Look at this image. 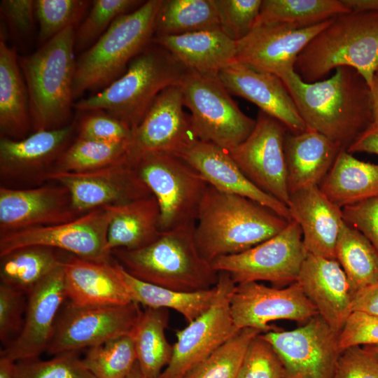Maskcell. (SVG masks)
<instances>
[{"mask_svg":"<svg viewBox=\"0 0 378 378\" xmlns=\"http://www.w3.org/2000/svg\"><path fill=\"white\" fill-rule=\"evenodd\" d=\"M349 153L365 152L378 155V122H372L346 149Z\"/></svg>","mask_w":378,"mask_h":378,"instance_id":"cell-54","label":"cell"},{"mask_svg":"<svg viewBox=\"0 0 378 378\" xmlns=\"http://www.w3.org/2000/svg\"><path fill=\"white\" fill-rule=\"evenodd\" d=\"M228 92L253 103L293 134L307 127L283 81L278 76L234 61L218 74Z\"/></svg>","mask_w":378,"mask_h":378,"instance_id":"cell-23","label":"cell"},{"mask_svg":"<svg viewBox=\"0 0 378 378\" xmlns=\"http://www.w3.org/2000/svg\"><path fill=\"white\" fill-rule=\"evenodd\" d=\"M1 20L13 39H29L34 31V0H2L0 2Z\"/></svg>","mask_w":378,"mask_h":378,"instance_id":"cell-49","label":"cell"},{"mask_svg":"<svg viewBox=\"0 0 378 378\" xmlns=\"http://www.w3.org/2000/svg\"><path fill=\"white\" fill-rule=\"evenodd\" d=\"M230 310L239 330L255 328L262 333L276 330L269 325L272 321L290 320L304 324L318 314L298 281L283 288L257 281L236 284Z\"/></svg>","mask_w":378,"mask_h":378,"instance_id":"cell-16","label":"cell"},{"mask_svg":"<svg viewBox=\"0 0 378 378\" xmlns=\"http://www.w3.org/2000/svg\"><path fill=\"white\" fill-rule=\"evenodd\" d=\"M376 74L378 75V66H377V70H376Z\"/></svg>","mask_w":378,"mask_h":378,"instance_id":"cell-60","label":"cell"},{"mask_svg":"<svg viewBox=\"0 0 378 378\" xmlns=\"http://www.w3.org/2000/svg\"><path fill=\"white\" fill-rule=\"evenodd\" d=\"M81 215L68 189L59 183L28 189L0 188V234L67 223Z\"/></svg>","mask_w":378,"mask_h":378,"instance_id":"cell-21","label":"cell"},{"mask_svg":"<svg viewBox=\"0 0 378 378\" xmlns=\"http://www.w3.org/2000/svg\"><path fill=\"white\" fill-rule=\"evenodd\" d=\"M372 104L373 122H378V75L375 74L370 88Z\"/></svg>","mask_w":378,"mask_h":378,"instance_id":"cell-57","label":"cell"},{"mask_svg":"<svg viewBox=\"0 0 378 378\" xmlns=\"http://www.w3.org/2000/svg\"><path fill=\"white\" fill-rule=\"evenodd\" d=\"M144 1L139 0H94L87 17L78 26L74 35L76 53L91 48L118 17L138 8Z\"/></svg>","mask_w":378,"mask_h":378,"instance_id":"cell-42","label":"cell"},{"mask_svg":"<svg viewBox=\"0 0 378 378\" xmlns=\"http://www.w3.org/2000/svg\"><path fill=\"white\" fill-rule=\"evenodd\" d=\"M126 378H146L141 372L139 364L136 361L131 372L126 377Z\"/></svg>","mask_w":378,"mask_h":378,"instance_id":"cell-58","label":"cell"},{"mask_svg":"<svg viewBox=\"0 0 378 378\" xmlns=\"http://www.w3.org/2000/svg\"><path fill=\"white\" fill-rule=\"evenodd\" d=\"M67 302L79 307L126 304L132 302L111 258L90 260L68 253L63 262Z\"/></svg>","mask_w":378,"mask_h":378,"instance_id":"cell-26","label":"cell"},{"mask_svg":"<svg viewBox=\"0 0 378 378\" xmlns=\"http://www.w3.org/2000/svg\"><path fill=\"white\" fill-rule=\"evenodd\" d=\"M378 361V344L363 346Z\"/></svg>","mask_w":378,"mask_h":378,"instance_id":"cell-59","label":"cell"},{"mask_svg":"<svg viewBox=\"0 0 378 378\" xmlns=\"http://www.w3.org/2000/svg\"><path fill=\"white\" fill-rule=\"evenodd\" d=\"M255 120L246 139L228 153L255 186L288 206L290 193L284 153L288 129L262 111H258Z\"/></svg>","mask_w":378,"mask_h":378,"instance_id":"cell-14","label":"cell"},{"mask_svg":"<svg viewBox=\"0 0 378 378\" xmlns=\"http://www.w3.org/2000/svg\"><path fill=\"white\" fill-rule=\"evenodd\" d=\"M220 29L231 39L238 41L254 28L262 0H213Z\"/></svg>","mask_w":378,"mask_h":378,"instance_id":"cell-46","label":"cell"},{"mask_svg":"<svg viewBox=\"0 0 378 378\" xmlns=\"http://www.w3.org/2000/svg\"><path fill=\"white\" fill-rule=\"evenodd\" d=\"M297 281L318 315L339 334L352 313L354 294L340 263L337 260L308 253Z\"/></svg>","mask_w":378,"mask_h":378,"instance_id":"cell-24","label":"cell"},{"mask_svg":"<svg viewBox=\"0 0 378 378\" xmlns=\"http://www.w3.org/2000/svg\"><path fill=\"white\" fill-rule=\"evenodd\" d=\"M0 378H19L16 363L0 357Z\"/></svg>","mask_w":378,"mask_h":378,"instance_id":"cell-56","label":"cell"},{"mask_svg":"<svg viewBox=\"0 0 378 378\" xmlns=\"http://www.w3.org/2000/svg\"><path fill=\"white\" fill-rule=\"evenodd\" d=\"M76 29L67 27L34 52L18 58L34 132L59 129L72 122Z\"/></svg>","mask_w":378,"mask_h":378,"instance_id":"cell-4","label":"cell"},{"mask_svg":"<svg viewBox=\"0 0 378 378\" xmlns=\"http://www.w3.org/2000/svg\"><path fill=\"white\" fill-rule=\"evenodd\" d=\"M333 378H378V361L363 346L347 347L338 358Z\"/></svg>","mask_w":378,"mask_h":378,"instance_id":"cell-51","label":"cell"},{"mask_svg":"<svg viewBox=\"0 0 378 378\" xmlns=\"http://www.w3.org/2000/svg\"><path fill=\"white\" fill-rule=\"evenodd\" d=\"M216 286L217 294L211 306L176 331L171 360L158 378H183L239 331L230 310L236 284L228 273L219 272Z\"/></svg>","mask_w":378,"mask_h":378,"instance_id":"cell-12","label":"cell"},{"mask_svg":"<svg viewBox=\"0 0 378 378\" xmlns=\"http://www.w3.org/2000/svg\"><path fill=\"white\" fill-rule=\"evenodd\" d=\"M279 356L262 333L249 343L237 378H288Z\"/></svg>","mask_w":378,"mask_h":378,"instance_id":"cell-45","label":"cell"},{"mask_svg":"<svg viewBox=\"0 0 378 378\" xmlns=\"http://www.w3.org/2000/svg\"><path fill=\"white\" fill-rule=\"evenodd\" d=\"M180 85L198 140L228 151L252 132L256 120L241 111L218 76L187 71Z\"/></svg>","mask_w":378,"mask_h":378,"instance_id":"cell-9","label":"cell"},{"mask_svg":"<svg viewBox=\"0 0 378 378\" xmlns=\"http://www.w3.org/2000/svg\"><path fill=\"white\" fill-rule=\"evenodd\" d=\"M168 323L169 309L144 307L130 333L136 361L146 378H158L171 360L173 346L165 335Z\"/></svg>","mask_w":378,"mask_h":378,"instance_id":"cell-34","label":"cell"},{"mask_svg":"<svg viewBox=\"0 0 378 378\" xmlns=\"http://www.w3.org/2000/svg\"><path fill=\"white\" fill-rule=\"evenodd\" d=\"M15 363L19 378H95L77 352L57 354L47 360L35 358Z\"/></svg>","mask_w":378,"mask_h":378,"instance_id":"cell-44","label":"cell"},{"mask_svg":"<svg viewBox=\"0 0 378 378\" xmlns=\"http://www.w3.org/2000/svg\"><path fill=\"white\" fill-rule=\"evenodd\" d=\"M308 129L347 149L372 122L370 87L354 69L340 66L329 78L313 83L293 71L281 79Z\"/></svg>","mask_w":378,"mask_h":378,"instance_id":"cell-1","label":"cell"},{"mask_svg":"<svg viewBox=\"0 0 378 378\" xmlns=\"http://www.w3.org/2000/svg\"><path fill=\"white\" fill-rule=\"evenodd\" d=\"M341 351L352 346L378 344V316L353 312L338 335Z\"/></svg>","mask_w":378,"mask_h":378,"instance_id":"cell-50","label":"cell"},{"mask_svg":"<svg viewBox=\"0 0 378 378\" xmlns=\"http://www.w3.org/2000/svg\"><path fill=\"white\" fill-rule=\"evenodd\" d=\"M330 20L307 27L286 24L256 26L237 41L235 60L281 79L295 71V64L301 51Z\"/></svg>","mask_w":378,"mask_h":378,"instance_id":"cell-19","label":"cell"},{"mask_svg":"<svg viewBox=\"0 0 378 378\" xmlns=\"http://www.w3.org/2000/svg\"><path fill=\"white\" fill-rule=\"evenodd\" d=\"M292 378H333L338 358L339 334L318 314L292 330L262 333Z\"/></svg>","mask_w":378,"mask_h":378,"instance_id":"cell-15","label":"cell"},{"mask_svg":"<svg viewBox=\"0 0 378 378\" xmlns=\"http://www.w3.org/2000/svg\"><path fill=\"white\" fill-rule=\"evenodd\" d=\"M341 1L349 12H378V0H341Z\"/></svg>","mask_w":378,"mask_h":378,"instance_id":"cell-55","label":"cell"},{"mask_svg":"<svg viewBox=\"0 0 378 378\" xmlns=\"http://www.w3.org/2000/svg\"><path fill=\"white\" fill-rule=\"evenodd\" d=\"M27 296L22 329L1 351L0 357L14 362L38 358L47 351L57 316L67 300L63 264L38 283Z\"/></svg>","mask_w":378,"mask_h":378,"instance_id":"cell-20","label":"cell"},{"mask_svg":"<svg viewBox=\"0 0 378 378\" xmlns=\"http://www.w3.org/2000/svg\"><path fill=\"white\" fill-rule=\"evenodd\" d=\"M112 208L106 245L108 253L144 247L161 234L159 204L153 195Z\"/></svg>","mask_w":378,"mask_h":378,"instance_id":"cell-31","label":"cell"},{"mask_svg":"<svg viewBox=\"0 0 378 378\" xmlns=\"http://www.w3.org/2000/svg\"><path fill=\"white\" fill-rule=\"evenodd\" d=\"M340 66L356 70L370 89L378 66V12L332 18L301 51L295 71L304 82L313 83Z\"/></svg>","mask_w":378,"mask_h":378,"instance_id":"cell-5","label":"cell"},{"mask_svg":"<svg viewBox=\"0 0 378 378\" xmlns=\"http://www.w3.org/2000/svg\"><path fill=\"white\" fill-rule=\"evenodd\" d=\"M353 312L378 316V281L354 292Z\"/></svg>","mask_w":378,"mask_h":378,"instance_id":"cell-53","label":"cell"},{"mask_svg":"<svg viewBox=\"0 0 378 378\" xmlns=\"http://www.w3.org/2000/svg\"><path fill=\"white\" fill-rule=\"evenodd\" d=\"M58 250L29 246L12 251L1 258V283L26 295L43 279L60 267L65 256Z\"/></svg>","mask_w":378,"mask_h":378,"instance_id":"cell-35","label":"cell"},{"mask_svg":"<svg viewBox=\"0 0 378 378\" xmlns=\"http://www.w3.org/2000/svg\"><path fill=\"white\" fill-rule=\"evenodd\" d=\"M335 258L356 292L378 281V253L358 230L342 221Z\"/></svg>","mask_w":378,"mask_h":378,"instance_id":"cell-36","label":"cell"},{"mask_svg":"<svg viewBox=\"0 0 378 378\" xmlns=\"http://www.w3.org/2000/svg\"><path fill=\"white\" fill-rule=\"evenodd\" d=\"M195 223L162 231L144 247L117 248L111 255L139 280L178 291L210 289L216 285L218 272L198 251Z\"/></svg>","mask_w":378,"mask_h":378,"instance_id":"cell-3","label":"cell"},{"mask_svg":"<svg viewBox=\"0 0 378 378\" xmlns=\"http://www.w3.org/2000/svg\"><path fill=\"white\" fill-rule=\"evenodd\" d=\"M113 214L112 206H106L88 211L70 222L1 234L0 257L25 247L43 246L87 260H109L111 255L107 252L106 245Z\"/></svg>","mask_w":378,"mask_h":378,"instance_id":"cell-11","label":"cell"},{"mask_svg":"<svg viewBox=\"0 0 378 378\" xmlns=\"http://www.w3.org/2000/svg\"><path fill=\"white\" fill-rule=\"evenodd\" d=\"M288 208L292 220L300 227L307 252L336 260L335 246L344 220L342 208L331 202L318 186L290 193Z\"/></svg>","mask_w":378,"mask_h":378,"instance_id":"cell-25","label":"cell"},{"mask_svg":"<svg viewBox=\"0 0 378 378\" xmlns=\"http://www.w3.org/2000/svg\"><path fill=\"white\" fill-rule=\"evenodd\" d=\"M328 198L343 208L378 197V164L361 161L342 149L319 184Z\"/></svg>","mask_w":378,"mask_h":378,"instance_id":"cell-32","label":"cell"},{"mask_svg":"<svg viewBox=\"0 0 378 378\" xmlns=\"http://www.w3.org/2000/svg\"><path fill=\"white\" fill-rule=\"evenodd\" d=\"M138 303L79 307L66 302L54 328L47 352H78L130 333L142 309Z\"/></svg>","mask_w":378,"mask_h":378,"instance_id":"cell-13","label":"cell"},{"mask_svg":"<svg viewBox=\"0 0 378 378\" xmlns=\"http://www.w3.org/2000/svg\"><path fill=\"white\" fill-rule=\"evenodd\" d=\"M187 70L162 46L152 42L108 87L74 103L80 112L102 110L132 131L141 122L158 94L179 85Z\"/></svg>","mask_w":378,"mask_h":378,"instance_id":"cell-6","label":"cell"},{"mask_svg":"<svg viewBox=\"0 0 378 378\" xmlns=\"http://www.w3.org/2000/svg\"><path fill=\"white\" fill-rule=\"evenodd\" d=\"M347 13L341 0H262L255 27L286 24L307 27Z\"/></svg>","mask_w":378,"mask_h":378,"instance_id":"cell-37","label":"cell"},{"mask_svg":"<svg viewBox=\"0 0 378 378\" xmlns=\"http://www.w3.org/2000/svg\"><path fill=\"white\" fill-rule=\"evenodd\" d=\"M344 220L361 232L378 253V197L342 208Z\"/></svg>","mask_w":378,"mask_h":378,"instance_id":"cell-52","label":"cell"},{"mask_svg":"<svg viewBox=\"0 0 378 378\" xmlns=\"http://www.w3.org/2000/svg\"><path fill=\"white\" fill-rule=\"evenodd\" d=\"M288 378H292V377H288Z\"/></svg>","mask_w":378,"mask_h":378,"instance_id":"cell-61","label":"cell"},{"mask_svg":"<svg viewBox=\"0 0 378 378\" xmlns=\"http://www.w3.org/2000/svg\"><path fill=\"white\" fill-rule=\"evenodd\" d=\"M153 42L169 52L187 71L218 76L235 61L237 42L220 29L154 36Z\"/></svg>","mask_w":378,"mask_h":378,"instance_id":"cell-28","label":"cell"},{"mask_svg":"<svg viewBox=\"0 0 378 378\" xmlns=\"http://www.w3.org/2000/svg\"><path fill=\"white\" fill-rule=\"evenodd\" d=\"M184 106L180 84L168 87L158 94L133 131L130 156L134 162L149 152L179 155L198 140Z\"/></svg>","mask_w":378,"mask_h":378,"instance_id":"cell-18","label":"cell"},{"mask_svg":"<svg viewBox=\"0 0 378 378\" xmlns=\"http://www.w3.org/2000/svg\"><path fill=\"white\" fill-rule=\"evenodd\" d=\"M220 29L213 0H162L155 21V36L179 35Z\"/></svg>","mask_w":378,"mask_h":378,"instance_id":"cell-38","label":"cell"},{"mask_svg":"<svg viewBox=\"0 0 378 378\" xmlns=\"http://www.w3.org/2000/svg\"><path fill=\"white\" fill-rule=\"evenodd\" d=\"M23 292L0 284V340L7 346L20 333L27 308Z\"/></svg>","mask_w":378,"mask_h":378,"instance_id":"cell-48","label":"cell"},{"mask_svg":"<svg viewBox=\"0 0 378 378\" xmlns=\"http://www.w3.org/2000/svg\"><path fill=\"white\" fill-rule=\"evenodd\" d=\"M342 149L324 135L308 128L299 134L287 132L284 153L289 193L319 186Z\"/></svg>","mask_w":378,"mask_h":378,"instance_id":"cell-29","label":"cell"},{"mask_svg":"<svg viewBox=\"0 0 378 378\" xmlns=\"http://www.w3.org/2000/svg\"><path fill=\"white\" fill-rule=\"evenodd\" d=\"M45 180L66 187L71 194L74 208L82 214L152 195L131 159L88 172L52 171Z\"/></svg>","mask_w":378,"mask_h":378,"instance_id":"cell-17","label":"cell"},{"mask_svg":"<svg viewBox=\"0 0 378 378\" xmlns=\"http://www.w3.org/2000/svg\"><path fill=\"white\" fill-rule=\"evenodd\" d=\"M77 121L59 129L39 130L24 139L1 137L0 174L9 180H45L75 139Z\"/></svg>","mask_w":378,"mask_h":378,"instance_id":"cell-22","label":"cell"},{"mask_svg":"<svg viewBox=\"0 0 378 378\" xmlns=\"http://www.w3.org/2000/svg\"><path fill=\"white\" fill-rule=\"evenodd\" d=\"M198 171L216 189L253 200L291 221L288 206L255 186L240 170L227 150L197 140L178 155Z\"/></svg>","mask_w":378,"mask_h":378,"instance_id":"cell-27","label":"cell"},{"mask_svg":"<svg viewBox=\"0 0 378 378\" xmlns=\"http://www.w3.org/2000/svg\"><path fill=\"white\" fill-rule=\"evenodd\" d=\"M113 260L115 269L132 302L144 307L174 309L188 323L207 310L216 298V286L200 291H178L139 280L129 274L115 259Z\"/></svg>","mask_w":378,"mask_h":378,"instance_id":"cell-33","label":"cell"},{"mask_svg":"<svg viewBox=\"0 0 378 378\" xmlns=\"http://www.w3.org/2000/svg\"><path fill=\"white\" fill-rule=\"evenodd\" d=\"M307 252L300 225L292 220L279 233L241 253L211 262L218 272L228 273L241 284L265 281L281 288L297 281Z\"/></svg>","mask_w":378,"mask_h":378,"instance_id":"cell-10","label":"cell"},{"mask_svg":"<svg viewBox=\"0 0 378 378\" xmlns=\"http://www.w3.org/2000/svg\"><path fill=\"white\" fill-rule=\"evenodd\" d=\"M261 333L255 328L241 329L183 378H237L249 343Z\"/></svg>","mask_w":378,"mask_h":378,"instance_id":"cell-41","label":"cell"},{"mask_svg":"<svg viewBox=\"0 0 378 378\" xmlns=\"http://www.w3.org/2000/svg\"><path fill=\"white\" fill-rule=\"evenodd\" d=\"M77 121V136L102 142L131 141L133 131L102 110L82 112Z\"/></svg>","mask_w":378,"mask_h":378,"instance_id":"cell-47","label":"cell"},{"mask_svg":"<svg viewBox=\"0 0 378 378\" xmlns=\"http://www.w3.org/2000/svg\"><path fill=\"white\" fill-rule=\"evenodd\" d=\"M90 5L86 0H35L39 47L67 27L77 28Z\"/></svg>","mask_w":378,"mask_h":378,"instance_id":"cell-43","label":"cell"},{"mask_svg":"<svg viewBox=\"0 0 378 378\" xmlns=\"http://www.w3.org/2000/svg\"><path fill=\"white\" fill-rule=\"evenodd\" d=\"M289 222L253 200L209 185L198 210L195 238L200 253L211 263L257 246Z\"/></svg>","mask_w":378,"mask_h":378,"instance_id":"cell-2","label":"cell"},{"mask_svg":"<svg viewBox=\"0 0 378 378\" xmlns=\"http://www.w3.org/2000/svg\"><path fill=\"white\" fill-rule=\"evenodd\" d=\"M130 150V141L108 143L77 136L59 156L52 171L83 172L102 169L131 159Z\"/></svg>","mask_w":378,"mask_h":378,"instance_id":"cell-39","label":"cell"},{"mask_svg":"<svg viewBox=\"0 0 378 378\" xmlns=\"http://www.w3.org/2000/svg\"><path fill=\"white\" fill-rule=\"evenodd\" d=\"M15 49L0 41L1 137L25 138L31 128L29 96Z\"/></svg>","mask_w":378,"mask_h":378,"instance_id":"cell-30","label":"cell"},{"mask_svg":"<svg viewBox=\"0 0 378 378\" xmlns=\"http://www.w3.org/2000/svg\"><path fill=\"white\" fill-rule=\"evenodd\" d=\"M162 0H148L111 24L100 38L76 61L73 97L102 90L120 77L130 62L152 42Z\"/></svg>","mask_w":378,"mask_h":378,"instance_id":"cell-7","label":"cell"},{"mask_svg":"<svg viewBox=\"0 0 378 378\" xmlns=\"http://www.w3.org/2000/svg\"><path fill=\"white\" fill-rule=\"evenodd\" d=\"M134 165L158 202L161 231L196 222L209 186L198 171L180 156L161 152L143 153Z\"/></svg>","mask_w":378,"mask_h":378,"instance_id":"cell-8","label":"cell"},{"mask_svg":"<svg viewBox=\"0 0 378 378\" xmlns=\"http://www.w3.org/2000/svg\"><path fill=\"white\" fill-rule=\"evenodd\" d=\"M82 361L95 378H126L136 363L130 334L90 347Z\"/></svg>","mask_w":378,"mask_h":378,"instance_id":"cell-40","label":"cell"}]
</instances>
